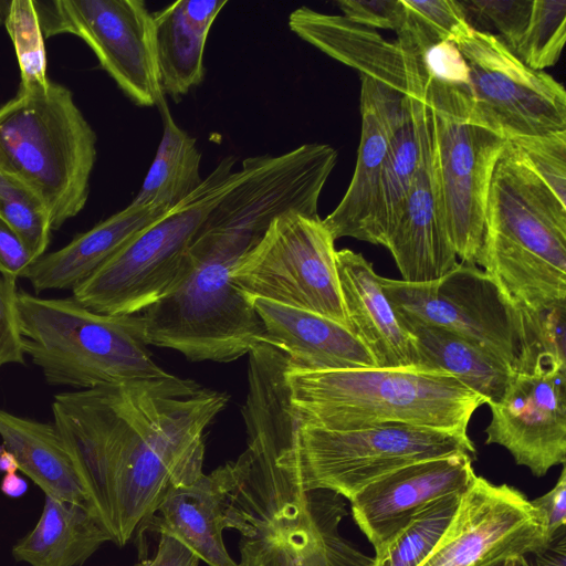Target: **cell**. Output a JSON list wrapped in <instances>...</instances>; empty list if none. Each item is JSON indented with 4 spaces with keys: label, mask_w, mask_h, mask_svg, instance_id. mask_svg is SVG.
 <instances>
[{
    "label": "cell",
    "mask_w": 566,
    "mask_h": 566,
    "mask_svg": "<svg viewBox=\"0 0 566 566\" xmlns=\"http://www.w3.org/2000/svg\"><path fill=\"white\" fill-rule=\"evenodd\" d=\"M227 402L171 374L54 396L53 424L115 544L146 526L171 488L203 474L205 430Z\"/></svg>",
    "instance_id": "obj_1"
},
{
    "label": "cell",
    "mask_w": 566,
    "mask_h": 566,
    "mask_svg": "<svg viewBox=\"0 0 566 566\" xmlns=\"http://www.w3.org/2000/svg\"><path fill=\"white\" fill-rule=\"evenodd\" d=\"M478 266L516 310L566 303V205L510 142L492 175Z\"/></svg>",
    "instance_id": "obj_2"
},
{
    "label": "cell",
    "mask_w": 566,
    "mask_h": 566,
    "mask_svg": "<svg viewBox=\"0 0 566 566\" xmlns=\"http://www.w3.org/2000/svg\"><path fill=\"white\" fill-rule=\"evenodd\" d=\"M285 378L298 423L329 430L407 424L468 433L472 415L486 405L451 374L437 369L289 367Z\"/></svg>",
    "instance_id": "obj_3"
},
{
    "label": "cell",
    "mask_w": 566,
    "mask_h": 566,
    "mask_svg": "<svg viewBox=\"0 0 566 566\" xmlns=\"http://www.w3.org/2000/svg\"><path fill=\"white\" fill-rule=\"evenodd\" d=\"M232 504L251 526L240 543V566H370L339 533L344 497L327 490L304 491L277 467L244 458L230 462Z\"/></svg>",
    "instance_id": "obj_4"
},
{
    "label": "cell",
    "mask_w": 566,
    "mask_h": 566,
    "mask_svg": "<svg viewBox=\"0 0 566 566\" xmlns=\"http://www.w3.org/2000/svg\"><path fill=\"white\" fill-rule=\"evenodd\" d=\"M25 355L46 382L91 389L169 375L151 358L142 315L93 312L73 297L18 292Z\"/></svg>",
    "instance_id": "obj_5"
},
{
    "label": "cell",
    "mask_w": 566,
    "mask_h": 566,
    "mask_svg": "<svg viewBox=\"0 0 566 566\" xmlns=\"http://www.w3.org/2000/svg\"><path fill=\"white\" fill-rule=\"evenodd\" d=\"M97 137L72 92L50 80L0 104V169L33 189L52 229L78 214L90 195Z\"/></svg>",
    "instance_id": "obj_6"
},
{
    "label": "cell",
    "mask_w": 566,
    "mask_h": 566,
    "mask_svg": "<svg viewBox=\"0 0 566 566\" xmlns=\"http://www.w3.org/2000/svg\"><path fill=\"white\" fill-rule=\"evenodd\" d=\"M188 251L190 266L182 281L143 311L148 345L178 350L195 361L227 363L249 354L265 339V331L231 279L245 252L196 235Z\"/></svg>",
    "instance_id": "obj_7"
},
{
    "label": "cell",
    "mask_w": 566,
    "mask_h": 566,
    "mask_svg": "<svg viewBox=\"0 0 566 566\" xmlns=\"http://www.w3.org/2000/svg\"><path fill=\"white\" fill-rule=\"evenodd\" d=\"M223 158L189 197L142 231L93 274L73 298L107 315H134L169 294L190 266L189 245L206 216L237 178Z\"/></svg>",
    "instance_id": "obj_8"
},
{
    "label": "cell",
    "mask_w": 566,
    "mask_h": 566,
    "mask_svg": "<svg viewBox=\"0 0 566 566\" xmlns=\"http://www.w3.org/2000/svg\"><path fill=\"white\" fill-rule=\"evenodd\" d=\"M454 453L476 459L468 433L407 424L329 430L298 423L293 448L276 467L304 491L327 490L350 500L399 468Z\"/></svg>",
    "instance_id": "obj_9"
},
{
    "label": "cell",
    "mask_w": 566,
    "mask_h": 566,
    "mask_svg": "<svg viewBox=\"0 0 566 566\" xmlns=\"http://www.w3.org/2000/svg\"><path fill=\"white\" fill-rule=\"evenodd\" d=\"M427 104L444 227L460 262L478 266L490 184L509 139L470 118L465 90L431 81Z\"/></svg>",
    "instance_id": "obj_10"
},
{
    "label": "cell",
    "mask_w": 566,
    "mask_h": 566,
    "mask_svg": "<svg viewBox=\"0 0 566 566\" xmlns=\"http://www.w3.org/2000/svg\"><path fill=\"white\" fill-rule=\"evenodd\" d=\"M336 161L335 148L319 143L245 158L196 234L249 251L282 214L317 217L319 196Z\"/></svg>",
    "instance_id": "obj_11"
},
{
    "label": "cell",
    "mask_w": 566,
    "mask_h": 566,
    "mask_svg": "<svg viewBox=\"0 0 566 566\" xmlns=\"http://www.w3.org/2000/svg\"><path fill=\"white\" fill-rule=\"evenodd\" d=\"M336 251L319 216L291 211L275 219L259 243L239 258L231 279L249 298L308 311L349 328Z\"/></svg>",
    "instance_id": "obj_12"
},
{
    "label": "cell",
    "mask_w": 566,
    "mask_h": 566,
    "mask_svg": "<svg viewBox=\"0 0 566 566\" xmlns=\"http://www.w3.org/2000/svg\"><path fill=\"white\" fill-rule=\"evenodd\" d=\"M379 282L399 316L449 329L478 344L513 371L521 369V313L479 266L459 262L430 282L410 283L382 276Z\"/></svg>",
    "instance_id": "obj_13"
},
{
    "label": "cell",
    "mask_w": 566,
    "mask_h": 566,
    "mask_svg": "<svg viewBox=\"0 0 566 566\" xmlns=\"http://www.w3.org/2000/svg\"><path fill=\"white\" fill-rule=\"evenodd\" d=\"M44 38L82 39L137 106L167 105L159 84L155 25L143 0L33 1Z\"/></svg>",
    "instance_id": "obj_14"
},
{
    "label": "cell",
    "mask_w": 566,
    "mask_h": 566,
    "mask_svg": "<svg viewBox=\"0 0 566 566\" xmlns=\"http://www.w3.org/2000/svg\"><path fill=\"white\" fill-rule=\"evenodd\" d=\"M469 67L470 118L506 139L566 130V92L500 39L473 30L455 44Z\"/></svg>",
    "instance_id": "obj_15"
},
{
    "label": "cell",
    "mask_w": 566,
    "mask_h": 566,
    "mask_svg": "<svg viewBox=\"0 0 566 566\" xmlns=\"http://www.w3.org/2000/svg\"><path fill=\"white\" fill-rule=\"evenodd\" d=\"M551 539L542 513L521 491L476 475L419 566H502Z\"/></svg>",
    "instance_id": "obj_16"
},
{
    "label": "cell",
    "mask_w": 566,
    "mask_h": 566,
    "mask_svg": "<svg viewBox=\"0 0 566 566\" xmlns=\"http://www.w3.org/2000/svg\"><path fill=\"white\" fill-rule=\"evenodd\" d=\"M489 407L485 444L503 447L537 478L565 464L566 368L513 371L501 399Z\"/></svg>",
    "instance_id": "obj_17"
},
{
    "label": "cell",
    "mask_w": 566,
    "mask_h": 566,
    "mask_svg": "<svg viewBox=\"0 0 566 566\" xmlns=\"http://www.w3.org/2000/svg\"><path fill=\"white\" fill-rule=\"evenodd\" d=\"M290 29L360 76L417 101L427 102L431 78L423 54L398 39L388 40L376 30L358 25L343 15L300 7L289 17Z\"/></svg>",
    "instance_id": "obj_18"
},
{
    "label": "cell",
    "mask_w": 566,
    "mask_h": 566,
    "mask_svg": "<svg viewBox=\"0 0 566 566\" xmlns=\"http://www.w3.org/2000/svg\"><path fill=\"white\" fill-rule=\"evenodd\" d=\"M474 460L465 453L422 460L399 468L357 492L349 500L352 515L375 554L424 505L465 492L476 478Z\"/></svg>",
    "instance_id": "obj_19"
},
{
    "label": "cell",
    "mask_w": 566,
    "mask_h": 566,
    "mask_svg": "<svg viewBox=\"0 0 566 566\" xmlns=\"http://www.w3.org/2000/svg\"><path fill=\"white\" fill-rule=\"evenodd\" d=\"M421 156L403 210L386 240L401 280H438L458 265L441 214L434 178L429 105L418 107Z\"/></svg>",
    "instance_id": "obj_20"
},
{
    "label": "cell",
    "mask_w": 566,
    "mask_h": 566,
    "mask_svg": "<svg viewBox=\"0 0 566 566\" xmlns=\"http://www.w3.org/2000/svg\"><path fill=\"white\" fill-rule=\"evenodd\" d=\"M361 129L357 160L349 186L323 224L334 240L349 237L380 244L381 176L388 149L387 113L395 91L360 76Z\"/></svg>",
    "instance_id": "obj_21"
},
{
    "label": "cell",
    "mask_w": 566,
    "mask_h": 566,
    "mask_svg": "<svg viewBox=\"0 0 566 566\" xmlns=\"http://www.w3.org/2000/svg\"><path fill=\"white\" fill-rule=\"evenodd\" d=\"M157 512L158 532L177 537L209 566H240L228 554L222 531L234 528L247 536L251 528L230 500L227 464L171 488Z\"/></svg>",
    "instance_id": "obj_22"
},
{
    "label": "cell",
    "mask_w": 566,
    "mask_h": 566,
    "mask_svg": "<svg viewBox=\"0 0 566 566\" xmlns=\"http://www.w3.org/2000/svg\"><path fill=\"white\" fill-rule=\"evenodd\" d=\"M339 286L350 332L379 368H423L413 340L385 295L379 275L363 254L336 251Z\"/></svg>",
    "instance_id": "obj_23"
},
{
    "label": "cell",
    "mask_w": 566,
    "mask_h": 566,
    "mask_svg": "<svg viewBox=\"0 0 566 566\" xmlns=\"http://www.w3.org/2000/svg\"><path fill=\"white\" fill-rule=\"evenodd\" d=\"M265 339L289 355L291 369L319 371L377 367L346 326L318 314L260 297L249 298Z\"/></svg>",
    "instance_id": "obj_24"
},
{
    "label": "cell",
    "mask_w": 566,
    "mask_h": 566,
    "mask_svg": "<svg viewBox=\"0 0 566 566\" xmlns=\"http://www.w3.org/2000/svg\"><path fill=\"white\" fill-rule=\"evenodd\" d=\"M169 211V210H168ZM167 211L130 202L77 234L70 243L35 260L24 276L36 293L74 289Z\"/></svg>",
    "instance_id": "obj_25"
},
{
    "label": "cell",
    "mask_w": 566,
    "mask_h": 566,
    "mask_svg": "<svg viewBox=\"0 0 566 566\" xmlns=\"http://www.w3.org/2000/svg\"><path fill=\"white\" fill-rule=\"evenodd\" d=\"M227 3V0H179L151 12L164 94L178 102L202 82L208 34Z\"/></svg>",
    "instance_id": "obj_26"
},
{
    "label": "cell",
    "mask_w": 566,
    "mask_h": 566,
    "mask_svg": "<svg viewBox=\"0 0 566 566\" xmlns=\"http://www.w3.org/2000/svg\"><path fill=\"white\" fill-rule=\"evenodd\" d=\"M109 541L94 509L45 495L36 525L12 547V556L31 566H82Z\"/></svg>",
    "instance_id": "obj_27"
},
{
    "label": "cell",
    "mask_w": 566,
    "mask_h": 566,
    "mask_svg": "<svg viewBox=\"0 0 566 566\" xmlns=\"http://www.w3.org/2000/svg\"><path fill=\"white\" fill-rule=\"evenodd\" d=\"M0 437L4 448L15 458L19 470L44 495L95 510L53 423L0 409Z\"/></svg>",
    "instance_id": "obj_28"
},
{
    "label": "cell",
    "mask_w": 566,
    "mask_h": 566,
    "mask_svg": "<svg viewBox=\"0 0 566 566\" xmlns=\"http://www.w3.org/2000/svg\"><path fill=\"white\" fill-rule=\"evenodd\" d=\"M398 317L413 340L420 367L451 374L488 406L501 399L513 373L502 360L449 329Z\"/></svg>",
    "instance_id": "obj_29"
},
{
    "label": "cell",
    "mask_w": 566,
    "mask_h": 566,
    "mask_svg": "<svg viewBox=\"0 0 566 566\" xmlns=\"http://www.w3.org/2000/svg\"><path fill=\"white\" fill-rule=\"evenodd\" d=\"M421 101L397 94L388 108V149L381 176L379 234L380 245L403 210L418 170L421 145L418 107Z\"/></svg>",
    "instance_id": "obj_30"
},
{
    "label": "cell",
    "mask_w": 566,
    "mask_h": 566,
    "mask_svg": "<svg viewBox=\"0 0 566 566\" xmlns=\"http://www.w3.org/2000/svg\"><path fill=\"white\" fill-rule=\"evenodd\" d=\"M163 136L136 205L170 210L195 192L203 182L200 175L201 153L196 139L180 128L168 105L159 109Z\"/></svg>",
    "instance_id": "obj_31"
},
{
    "label": "cell",
    "mask_w": 566,
    "mask_h": 566,
    "mask_svg": "<svg viewBox=\"0 0 566 566\" xmlns=\"http://www.w3.org/2000/svg\"><path fill=\"white\" fill-rule=\"evenodd\" d=\"M461 494L439 497L420 509L375 554L370 566H419L453 518Z\"/></svg>",
    "instance_id": "obj_32"
},
{
    "label": "cell",
    "mask_w": 566,
    "mask_h": 566,
    "mask_svg": "<svg viewBox=\"0 0 566 566\" xmlns=\"http://www.w3.org/2000/svg\"><path fill=\"white\" fill-rule=\"evenodd\" d=\"M403 4L406 21L397 39L422 54L441 42L458 44L473 32L459 0H403Z\"/></svg>",
    "instance_id": "obj_33"
},
{
    "label": "cell",
    "mask_w": 566,
    "mask_h": 566,
    "mask_svg": "<svg viewBox=\"0 0 566 566\" xmlns=\"http://www.w3.org/2000/svg\"><path fill=\"white\" fill-rule=\"evenodd\" d=\"M0 219L22 239L34 260L45 254L53 230L48 207L33 189L2 169Z\"/></svg>",
    "instance_id": "obj_34"
},
{
    "label": "cell",
    "mask_w": 566,
    "mask_h": 566,
    "mask_svg": "<svg viewBox=\"0 0 566 566\" xmlns=\"http://www.w3.org/2000/svg\"><path fill=\"white\" fill-rule=\"evenodd\" d=\"M4 27L13 43L20 70V92H32L45 87L46 54L44 35L33 0H12Z\"/></svg>",
    "instance_id": "obj_35"
},
{
    "label": "cell",
    "mask_w": 566,
    "mask_h": 566,
    "mask_svg": "<svg viewBox=\"0 0 566 566\" xmlns=\"http://www.w3.org/2000/svg\"><path fill=\"white\" fill-rule=\"evenodd\" d=\"M566 40V0H534L532 13L515 54L528 67L555 65Z\"/></svg>",
    "instance_id": "obj_36"
},
{
    "label": "cell",
    "mask_w": 566,
    "mask_h": 566,
    "mask_svg": "<svg viewBox=\"0 0 566 566\" xmlns=\"http://www.w3.org/2000/svg\"><path fill=\"white\" fill-rule=\"evenodd\" d=\"M518 311L524 340L518 371H531L535 366L566 368V303L537 311Z\"/></svg>",
    "instance_id": "obj_37"
},
{
    "label": "cell",
    "mask_w": 566,
    "mask_h": 566,
    "mask_svg": "<svg viewBox=\"0 0 566 566\" xmlns=\"http://www.w3.org/2000/svg\"><path fill=\"white\" fill-rule=\"evenodd\" d=\"M532 171L566 205V130L509 139Z\"/></svg>",
    "instance_id": "obj_38"
},
{
    "label": "cell",
    "mask_w": 566,
    "mask_h": 566,
    "mask_svg": "<svg viewBox=\"0 0 566 566\" xmlns=\"http://www.w3.org/2000/svg\"><path fill=\"white\" fill-rule=\"evenodd\" d=\"M534 0H461L472 29L489 27L515 53L526 31Z\"/></svg>",
    "instance_id": "obj_39"
},
{
    "label": "cell",
    "mask_w": 566,
    "mask_h": 566,
    "mask_svg": "<svg viewBox=\"0 0 566 566\" xmlns=\"http://www.w3.org/2000/svg\"><path fill=\"white\" fill-rule=\"evenodd\" d=\"M18 292L17 280L0 276V367L25 363Z\"/></svg>",
    "instance_id": "obj_40"
},
{
    "label": "cell",
    "mask_w": 566,
    "mask_h": 566,
    "mask_svg": "<svg viewBox=\"0 0 566 566\" xmlns=\"http://www.w3.org/2000/svg\"><path fill=\"white\" fill-rule=\"evenodd\" d=\"M336 4L343 17L358 25L373 30H391L397 35L403 30V0H339Z\"/></svg>",
    "instance_id": "obj_41"
},
{
    "label": "cell",
    "mask_w": 566,
    "mask_h": 566,
    "mask_svg": "<svg viewBox=\"0 0 566 566\" xmlns=\"http://www.w3.org/2000/svg\"><path fill=\"white\" fill-rule=\"evenodd\" d=\"M423 60L432 82L469 91V67L454 43L431 46L423 53Z\"/></svg>",
    "instance_id": "obj_42"
},
{
    "label": "cell",
    "mask_w": 566,
    "mask_h": 566,
    "mask_svg": "<svg viewBox=\"0 0 566 566\" xmlns=\"http://www.w3.org/2000/svg\"><path fill=\"white\" fill-rule=\"evenodd\" d=\"M35 260L22 239L0 219V274L17 280L23 277Z\"/></svg>",
    "instance_id": "obj_43"
},
{
    "label": "cell",
    "mask_w": 566,
    "mask_h": 566,
    "mask_svg": "<svg viewBox=\"0 0 566 566\" xmlns=\"http://www.w3.org/2000/svg\"><path fill=\"white\" fill-rule=\"evenodd\" d=\"M542 513L551 539L566 524V468L563 464L559 478L547 493L531 501Z\"/></svg>",
    "instance_id": "obj_44"
},
{
    "label": "cell",
    "mask_w": 566,
    "mask_h": 566,
    "mask_svg": "<svg viewBox=\"0 0 566 566\" xmlns=\"http://www.w3.org/2000/svg\"><path fill=\"white\" fill-rule=\"evenodd\" d=\"M200 558L185 543L171 534L160 532L157 552L151 559L134 566H198Z\"/></svg>",
    "instance_id": "obj_45"
},
{
    "label": "cell",
    "mask_w": 566,
    "mask_h": 566,
    "mask_svg": "<svg viewBox=\"0 0 566 566\" xmlns=\"http://www.w3.org/2000/svg\"><path fill=\"white\" fill-rule=\"evenodd\" d=\"M502 566H566L565 526L552 537L545 547L525 553Z\"/></svg>",
    "instance_id": "obj_46"
},
{
    "label": "cell",
    "mask_w": 566,
    "mask_h": 566,
    "mask_svg": "<svg viewBox=\"0 0 566 566\" xmlns=\"http://www.w3.org/2000/svg\"><path fill=\"white\" fill-rule=\"evenodd\" d=\"M28 490L25 480L17 475V473L6 474L1 482V491L10 497L23 495Z\"/></svg>",
    "instance_id": "obj_47"
},
{
    "label": "cell",
    "mask_w": 566,
    "mask_h": 566,
    "mask_svg": "<svg viewBox=\"0 0 566 566\" xmlns=\"http://www.w3.org/2000/svg\"><path fill=\"white\" fill-rule=\"evenodd\" d=\"M18 470V462L13 454L3 444H0V471L6 474H12L17 473Z\"/></svg>",
    "instance_id": "obj_48"
},
{
    "label": "cell",
    "mask_w": 566,
    "mask_h": 566,
    "mask_svg": "<svg viewBox=\"0 0 566 566\" xmlns=\"http://www.w3.org/2000/svg\"><path fill=\"white\" fill-rule=\"evenodd\" d=\"M11 1H0V23H4Z\"/></svg>",
    "instance_id": "obj_49"
}]
</instances>
